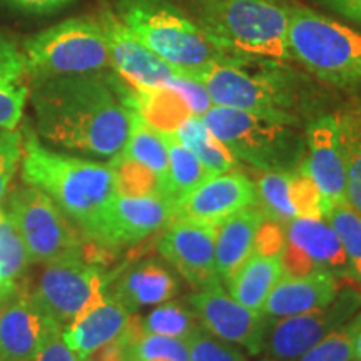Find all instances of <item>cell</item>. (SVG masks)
Returning <instances> with one entry per match:
<instances>
[{
    "label": "cell",
    "mask_w": 361,
    "mask_h": 361,
    "mask_svg": "<svg viewBox=\"0 0 361 361\" xmlns=\"http://www.w3.org/2000/svg\"><path fill=\"white\" fill-rule=\"evenodd\" d=\"M29 96L39 134L54 146L114 157L128 139L124 89L101 72L35 79Z\"/></svg>",
    "instance_id": "obj_1"
},
{
    "label": "cell",
    "mask_w": 361,
    "mask_h": 361,
    "mask_svg": "<svg viewBox=\"0 0 361 361\" xmlns=\"http://www.w3.org/2000/svg\"><path fill=\"white\" fill-rule=\"evenodd\" d=\"M22 151V180L47 194L82 231H92L104 206L116 194L111 166L82 157L49 151L32 128H25Z\"/></svg>",
    "instance_id": "obj_2"
},
{
    "label": "cell",
    "mask_w": 361,
    "mask_h": 361,
    "mask_svg": "<svg viewBox=\"0 0 361 361\" xmlns=\"http://www.w3.org/2000/svg\"><path fill=\"white\" fill-rule=\"evenodd\" d=\"M121 19L135 37L180 75L192 78L213 64H241L202 27L174 7L151 0H128Z\"/></svg>",
    "instance_id": "obj_3"
},
{
    "label": "cell",
    "mask_w": 361,
    "mask_h": 361,
    "mask_svg": "<svg viewBox=\"0 0 361 361\" xmlns=\"http://www.w3.org/2000/svg\"><path fill=\"white\" fill-rule=\"evenodd\" d=\"M197 24L241 59L286 61L288 8L271 0H197Z\"/></svg>",
    "instance_id": "obj_4"
},
{
    "label": "cell",
    "mask_w": 361,
    "mask_h": 361,
    "mask_svg": "<svg viewBox=\"0 0 361 361\" xmlns=\"http://www.w3.org/2000/svg\"><path fill=\"white\" fill-rule=\"evenodd\" d=\"M207 129L238 161L261 171H293L306 154L295 124L231 107L213 106L202 116Z\"/></svg>",
    "instance_id": "obj_5"
},
{
    "label": "cell",
    "mask_w": 361,
    "mask_h": 361,
    "mask_svg": "<svg viewBox=\"0 0 361 361\" xmlns=\"http://www.w3.org/2000/svg\"><path fill=\"white\" fill-rule=\"evenodd\" d=\"M288 49L323 82L361 89V32L305 7L288 8Z\"/></svg>",
    "instance_id": "obj_6"
},
{
    "label": "cell",
    "mask_w": 361,
    "mask_h": 361,
    "mask_svg": "<svg viewBox=\"0 0 361 361\" xmlns=\"http://www.w3.org/2000/svg\"><path fill=\"white\" fill-rule=\"evenodd\" d=\"M30 79L90 74L111 67L109 49L99 19L72 17L24 42Z\"/></svg>",
    "instance_id": "obj_7"
},
{
    "label": "cell",
    "mask_w": 361,
    "mask_h": 361,
    "mask_svg": "<svg viewBox=\"0 0 361 361\" xmlns=\"http://www.w3.org/2000/svg\"><path fill=\"white\" fill-rule=\"evenodd\" d=\"M241 64H213L197 72L213 106L231 107L298 126L296 92L291 79L281 71H250Z\"/></svg>",
    "instance_id": "obj_8"
},
{
    "label": "cell",
    "mask_w": 361,
    "mask_h": 361,
    "mask_svg": "<svg viewBox=\"0 0 361 361\" xmlns=\"http://www.w3.org/2000/svg\"><path fill=\"white\" fill-rule=\"evenodd\" d=\"M7 213L29 252L30 263H56L80 258L82 245L72 221L40 189L17 186L7 201Z\"/></svg>",
    "instance_id": "obj_9"
},
{
    "label": "cell",
    "mask_w": 361,
    "mask_h": 361,
    "mask_svg": "<svg viewBox=\"0 0 361 361\" xmlns=\"http://www.w3.org/2000/svg\"><path fill=\"white\" fill-rule=\"evenodd\" d=\"M106 286L102 269L80 256L49 263L34 290L29 291L35 306L64 328L101 296Z\"/></svg>",
    "instance_id": "obj_10"
},
{
    "label": "cell",
    "mask_w": 361,
    "mask_h": 361,
    "mask_svg": "<svg viewBox=\"0 0 361 361\" xmlns=\"http://www.w3.org/2000/svg\"><path fill=\"white\" fill-rule=\"evenodd\" d=\"M176 218V202L169 197L159 194L124 196L116 192L104 206L87 238L106 247L135 245L151 234L166 229Z\"/></svg>",
    "instance_id": "obj_11"
},
{
    "label": "cell",
    "mask_w": 361,
    "mask_h": 361,
    "mask_svg": "<svg viewBox=\"0 0 361 361\" xmlns=\"http://www.w3.org/2000/svg\"><path fill=\"white\" fill-rule=\"evenodd\" d=\"M358 306V293L345 290L338 291L333 303L324 308L279 318L268 328L263 351L274 360L298 361L311 346L348 322Z\"/></svg>",
    "instance_id": "obj_12"
},
{
    "label": "cell",
    "mask_w": 361,
    "mask_h": 361,
    "mask_svg": "<svg viewBox=\"0 0 361 361\" xmlns=\"http://www.w3.org/2000/svg\"><path fill=\"white\" fill-rule=\"evenodd\" d=\"M189 303L201 326L211 335L243 346L251 355L264 350L268 318L234 300L219 283L202 288L189 298Z\"/></svg>",
    "instance_id": "obj_13"
},
{
    "label": "cell",
    "mask_w": 361,
    "mask_h": 361,
    "mask_svg": "<svg viewBox=\"0 0 361 361\" xmlns=\"http://www.w3.org/2000/svg\"><path fill=\"white\" fill-rule=\"evenodd\" d=\"M216 224L176 218L162 234L157 250L197 290L219 283L214 250Z\"/></svg>",
    "instance_id": "obj_14"
},
{
    "label": "cell",
    "mask_w": 361,
    "mask_h": 361,
    "mask_svg": "<svg viewBox=\"0 0 361 361\" xmlns=\"http://www.w3.org/2000/svg\"><path fill=\"white\" fill-rule=\"evenodd\" d=\"M306 154L301 168L322 192L324 213L333 202L346 200V144L341 121L336 116H319L305 133Z\"/></svg>",
    "instance_id": "obj_15"
},
{
    "label": "cell",
    "mask_w": 361,
    "mask_h": 361,
    "mask_svg": "<svg viewBox=\"0 0 361 361\" xmlns=\"http://www.w3.org/2000/svg\"><path fill=\"white\" fill-rule=\"evenodd\" d=\"M109 49L111 67L134 89H168L176 78L173 67L149 51L114 12L99 16Z\"/></svg>",
    "instance_id": "obj_16"
},
{
    "label": "cell",
    "mask_w": 361,
    "mask_h": 361,
    "mask_svg": "<svg viewBox=\"0 0 361 361\" xmlns=\"http://www.w3.org/2000/svg\"><path fill=\"white\" fill-rule=\"evenodd\" d=\"M256 204V186L247 176L229 171L207 178L178 204V218L218 224L247 206Z\"/></svg>",
    "instance_id": "obj_17"
},
{
    "label": "cell",
    "mask_w": 361,
    "mask_h": 361,
    "mask_svg": "<svg viewBox=\"0 0 361 361\" xmlns=\"http://www.w3.org/2000/svg\"><path fill=\"white\" fill-rule=\"evenodd\" d=\"M62 326L44 314L19 284L0 318V361H32L52 328Z\"/></svg>",
    "instance_id": "obj_18"
},
{
    "label": "cell",
    "mask_w": 361,
    "mask_h": 361,
    "mask_svg": "<svg viewBox=\"0 0 361 361\" xmlns=\"http://www.w3.org/2000/svg\"><path fill=\"white\" fill-rule=\"evenodd\" d=\"M129 322L130 311L104 291L62 328V338L79 361H85L102 346L123 335Z\"/></svg>",
    "instance_id": "obj_19"
},
{
    "label": "cell",
    "mask_w": 361,
    "mask_h": 361,
    "mask_svg": "<svg viewBox=\"0 0 361 361\" xmlns=\"http://www.w3.org/2000/svg\"><path fill=\"white\" fill-rule=\"evenodd\" d=\"M338 291V278L329 273L314 271L300 276L284 274L266 298L261 313L268 319L308 313L333 303Z\"/></svg>",
    "instance_id": "obj_20"
},
{
    "label": "cell",
    "mask_w": 361,
    "mask_h": 361,
    "mask_svg": "<svg viewBox=\"0 0 361 361\" xmlns=\"http://www.w3.org/2000/svg\"><path fill=\"white\" fill-rule=\"evenodd\" d=\"M286 243L308 261L311 269L350 276V266L336 233L324 218H295L284 226Z\"/></svg>",
    "instance_id": "obj_21"
},
{
    "label": "cell",
    "mask_w": 361,
    "mask_h": 361,
    "mask_svg": "<svg viewBox=\"0 0 361 361\" xmlns=\"http://www.w3.org/2000/svg\"><path fill=\"white\" fill-rule=\"evenodd\" d=\"M263 221L261 209L252 204L216 224L214 250L219 281H228L256 250V239Z\"/></svg>",
    "instance_id": "obj_22"
},
{
    "label": "cell",
    "mask_w": 361,
    "mask_h": 361,
    "mask_svg": "<svg viewBox=\"0 0 361 361\" xmlns=\"http://www.w3.org/2000/svg\"><path fill=\"white\" fill-rule=\"evenodd\" d=\"M107 291L121 301L130 313L149 305H161L169 301L178 291V283L164 266L156 261H142L123 271L111 281Z\"/></svg>",
    "instance_id": "obj_23"
},
{
    "label": "cell",
    "mask_w": 361,
    "mask_h": 361,
    "mask_svg": "<svg viewBox=\"0 0 361 361\" xmlns=\"http://www.w3.org/2000/svg\"><path fill=\"white\" fill-rule=\"evenodd\" d=\"M29 69L19 44L0 32V129H16L30 94Z\"/></svg>",
    "instance_id": "obj_24"
},
{
    "label": "cell",
    "mask_w": 361,
    "mask_h": 361,
    "mask_svg": "<svg viewBox=\"0 0 361 361\" xmlns=\"http://www.w3.org/2000/svg\"><path fill=\"white\" fill-rule=\"evenodd\" d=\"M283 276L281 255H264L255 250L226 284L234 300L261 313L266 298Z\"/></svg>",
    "instance_id": "obj_25"
},
{
    "label": "cell",
    "mask_w": 361,
    "mask_h": 361,
    "mask_svg": "<svg viewBox=\"0 0 361 361\" xmlns=\"http://www.w3.org/2000/svg\"><path fill=\"white\" fill-rule=\"evenodd\" d=\"M117 154L137 162L151 173H154L161 183L162 196H166V180H168L169 168L168 141H166L164 133L152 128L134 109H130L128 139Z\"/></svg>",
    "instance_id": "obj_26"
},
{
    "label": "cell",
    "mask_w": 361,
    "mask_h": 361,
    "mask_svg": "<svg viewBox=\"0 0 361 361\" xmlns=\"http://www.w3.org/2000/svg\"><path fill=\"white\" fill-rule=\"evenodd\" d=\"M173 135L204 164L211 176L236 169L239 161L214 137L201 116H188L176 128Z\"/></svg>",
    "instance_id": "obj_27"
},
{
    "label": "cell",
    "mask_w": 361,
    "mask_h": 361,
    "mask_svg": "<svg viewBox=\"0 0 361 361\" xmlns=\"http://www.w3.org/2000/svg\"><path fill=\"white\" fill-rule=\"evenodd\" d=\"M119 340L124 361H189L186 340L144 333L133 316Z\"/></svg>",
    "instance_id": "obj_28"
},
{
    "label": "cell",
    "mask_w": 361,
    "mask_h": 361,
    "mask_svg": "<svg viewBox=\"0 0 361 361\" xmlns=\"http://www.w3.org/2000/svg\"><path fill=\"white\" fill-rule=\"evenodd\" d=\"M169 152L168 180H166V196L173 200L176 204L188 196L192 189H196L207 178H211L209 171L196 156L184 147L173 134H166Z\"/></svg>",
    "instance_id": "obj_29"
},
{
    "label": "cell",
    "mask_w": 361,
    "mask_h": 361,
    "mask_svg": "<svg viewBox=\"0 0 361 361\" xmlns=\"http://www.w3.org/2000/svg\"><path fill=\"white\" fill-rule=\"evenodd\" d=\"M293 171H264L256 180V206L266 219L281 224L298 218L291 197Z\"/></svg>",
    "instance_id": "obj_30"
},
{
    "label": "cell",
    "mask_w": 361,
    "mask_h": 361,
    "mask_svg": "<svg viewBox=\"0 0 361 361\" xmlns=\"http://www.w3.org/2000/svg\"><path fill=\"white\" fill-rule=\"evenodd\" d=\"M323 218L340 239L350 266V276L361 283V214L348 201H336L328 207Z\"/></svg>",
    "instance_id": "obj_31"
},
{
    "label": "cell",
    "mask_w": 361,
    "mask_h": 361,
    "mask_svg": "<svg viewBox=\"0 0 361 361\" xmlns=\"http://www.w3.org/2000/svg\"><path fill=\"white\" fill-rule=\"evenodd\" d=\"M30 263L29 252L7 209L0 207V284L16 286Z\"/></svg>",
    "instance_id": "obj_32"
},
{
    "label": "cell",
    "mask_w": 361,
    "mask_h": 361,
    "mask_svg": "<svg viewBox=\"0 0 361 361\" xmlns=\"http://www.w3.org/2000/svg\"><path fill=\"white\" fill-rule=\"evenodd\" d=\"M139 324L144 333L179 338V340H188L194 329L201 326L192 310H188L186 306L179 303H168V301L161 303L156 310L139 319Z\"/></svg>",
    "instance_id": "obj_33"
},
{
    "label": "cell",
    "mask_w": 361,
    "mask_h": 361,
    "mask_svg": "<svg viewBox=\"0 0 361 361\" xmlns=\"http://www.w3.org/2000/svg\"><path fill=\"white\" fill-rule=\"evenodd\" d=\"M116 180V192L124 196H146V194H159L162 189L159 179L154 173L147 168L137 164V162L126 159V157L116 154L109 162Z\"/></svg>",
    "instance_id": "obj_34"
},
{
    "label": "cell",
    "mask_w": 361,
    "mask_h": 361,
    "mask_svg": "<svg viewBox=\"0 0 361 361\" xmlns=\"http://www.w3.org/2000/svg\"><path fill=\"white\" fill-rule=\"evenodd\" d=\"M186 345L189 361H247L236 345L211 335L202 326L194 329Z\"/></svg>",
    "instance_id": "obj_35"
},
{
    "label": "cell",
    "mask_w": 361,
    "mask_h": 361,
    "mask_svg": "<svg viewBox=\"0 0 361 361\" xmlns=\"http://www.w3.org/2000/svg\"><path fill=\"white\" fill-rule=\"evenodd\" d=\"M298 361H355L353 341L348 326L331 331L306 351Z\"/></svg>",
    "instance_id": "obj_36"
},
{
    "label": "cell",
    "mask_w": 361,
    "mask_h": 361,
    "mask_svg": "<svg viewBox=\"0 0 361 361\" xmlns=\"http://www.w3.org/2000/svg\"><path fill=\"white\" fill-rule=\"evenodd\" d=\"M24 151V135L16 129H0V202L7 196L11 180Z\"/></svg>",
    "instance_id": "obj_37"
},
{
    "label": "cell",
    "mask_w": 361,
    "mask_h": 361,
    "mask_svg": "<svg viewBox=\"0 0 361 361\" xmlns=\"http://www.w3.org/2000/svg\"><path fill=\"white\" fill-rule=\"evenodd\" d=\"M168 89L174 90L178 96H180V99L186 102V106L189 107L192 116L202 117L211 107H213V101H211L209 94H207L206 87L200 82V80L176 74V78L171 80Z\"/></svg>",
    "instance_id": "obj_38"
},
{
    "label": "cell",
    "mask_w": 361,
    "mask_h": 361,
    "mask_svg": "<svg viewBox=\"0 0 361 361\" xmlns=\"http://www.w3.org/2000/svg\"><path fill=\"white\" fill-rule=\"evenodd\" d=\"M346 144V201L361 214V139Z\"/></svg>",
    "instance_id": "obj_39"
},
{
    "label": "cell",
    "mask_w": 361,
    "mask_h": 361,
    "mask_svg": "<svg viewBox=\"0 0 361 361\" xmlns=\"http://www.w3.org/2000/svg\"><path fill=\"white\" fill-rule=\"evenodd\" d=\"M32 361H79L62 338V326L51 329Z\"/></svg>",
    "instance_id": "obj_40"
},
{
    "label": "cell",
    "mask_w": 361,
    "mask_h": 361,
    "mask_svg": "<svg viewBox=\"0 0 361 361\" xmlns=\"http://www.w3.org/2000/svg\"><path fill=\"white\" fill-rule=\"evenodd\" d=\"M316 2L345 19L361 24V0H316Z\"/></svg>",
    "instance_id": "obj_41"
},
{
    "label": "cell",
    "mask_w": 361,
    "mask_h": 361,
    "mask_svg": "<svg viewBox=\"0 0 361 361\" xmlns=\"http://www.w3.org/2000/svg\"><path fill=\"white\" fill-rule=\"evenodd\" d=\"M13 7L20 8L25 12L34 13H47L59 11V8L69 6L74 0H7Z\"/></svg>",
    "instance_id": "obj_42"
},
{
    "label": "cell",
    "mask_w": 361,
    "mask_h": 361,
    "mask_svg": "<svg viewBox=\"0 0 361 361\" xmlns=\"http://www.w3.org/2000/svg\"><path fill=\"white\" fill-rule=\"evenodd\" d=\"M351 341H353V350H355V360H361V314L356 316L348 324Z\"/></svg>",
    "instance_id": "obj_43"
},
{
    "label": "cell",
    "mask_w": 361,
    "mask_h": 361,
    "mask_svg": "<svg viewBox=\"0 0 361 361\" xmlns=\"http://www.w3.org/2000/svg\"><path fill=\"white\" fill-rule=\"evenodd\" d=\"M11 295H12V291L0 295V318H2V313H4V310H6V305L8 301V296H11Z\"/></svg>",
    "instance_id": "obj_44"
},
{
    "label": "cell",
    "mask_w": 361,
    "mask_h": 361,
    "mask_svg": "<svg viewBox=\"0 0 361 361\" xmlns=\"http://www.w3.org/2000/svg\"><path fill=\"white\" fill-rule=\"evenodd\" d=\"M17 286V284H16ZM16 286H4V284H0V295H4V293H11L16 290Z\"/></svg>",
    "instance_id": "obj_45"
},
{
    "label": "cell",
    "mask_w": 361,
    "mask_h": 361,
    "mask_svg": "<svg viewBox=\"0 0 361 361\" xmlns=\"http://www.w3.org/2000/svg\"><path fill=\"white\" fill-rule=\"evenodd\" d=\"M263 361H281V360H274V358H266V360H263Z\"/></svg>",
    "instance_id": "obj_46"
},
{
    "label": "cell",
    "mask_w": 361,
    "mask_h": 361,
    "mask_svg": "<svg viewBox=\"0 0 361 361\" xmlns=\"http://www.w3.org/2000/svg\"><path fill=\"white\" fill-rule=\"evenodd\" d=\"M355 361H361V360H355Z\"/></svg>",
    "instance_id": "obj_47"
}]
</instances>
